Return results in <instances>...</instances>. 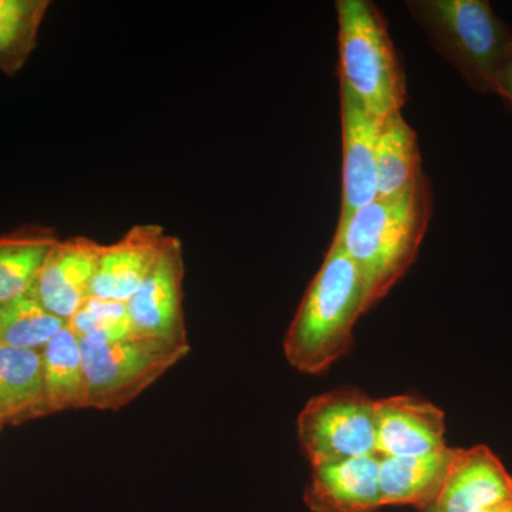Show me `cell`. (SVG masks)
I'll use <instances>...</instances> for the list:
<instances>
[{"instance_id": "obj_1", "label": "cell", "mask_w": 512, "mask_h": 512, "mask_svg": "<svg viewBox=\"0 0 512 512\" xmlns=\"http://www.w3.org/2000/svg\"><path fill=\"white\" fill-rule=\"evenodd\" d=\"M433 214L426 175L390 197H377L336 228L333 242L362 276L367 311L383 299L413 265Z\"/></svg>"}, {"instance_id": "obj_2", "label": "cell", "mask_w": 512, "mask_h": 512, "mask_svg": "<svg viewBox=\"0 0 512 512\" xmlns=\"http://www.w3.org/2000/svg\"><path fill=\"white\" fill-rule=\"evenodd\" d=\"M365 312L362 276L352 259L332 241L286 332V359L306 375L325 372L348 352L356 320Z\"/></svg>"}, {"instance_id": "obj_3", "label": "cell", "mask_w": 512, "mask_h": 512, "mask_svg": "<svg viewBox=\"0 0 512 512\" xmlns=\"http://www.w3.org/2000/svg\"><path fill=\"white\" fill-rule=\"evenodd\" d=\"M407 9L476 92L494 93L512 56V33L485 0H410Z\"/></svg>"}, {"instance_id": "obj_4", "label": "cell", "mask_w": 512, "mask_h": 512, "mask_svg": "<svg viewBox=\"0 0 512 512\" xmlns=\"http://www.w3.org/2000/svg\"><path fill=\"white\" fill-rule=\"evenodd\" d=\"M340 83L377 119L402 111L406 76L386 20L370 0H338Z\"/></svg>"}, {"instance_id": "obj_5", "label": "cell", "mask_w": 512, "mask_h": 512, "mask_svg": "<svg viewBox=\"0 0 512 512\" xmlns=\"http://www.w3.org/2000/svg\"><path fill=\"white\" fill-rule=\"evenodd\" d=\"M87 382V409L126 407L191 352L175 345L131 336L111 345L80 342Z\"/></svg>"}, {"instance_id": "obj_6", "label": "cell", "mask_w": 512, "mask_h": 512, "mask_svg": "<svg viewBox=\"0 0 512 512\" xmlns=\"http://www.w3.org/2000/svg\"><path fill=\"white\" fill-rule=\"evenodd\" d=\"M375 403L356 389L309 400L298 417V437L312 467L377 454Z\"/></svg>"}, {"instance_id": "obj_7", "label": "cell", "mask_w": 512, "mask_h": 512, "mask_svg": "<svg viewBox=\"0 0 512 512\" xmlns=\"http://www.w3.org/2000/svg\"><path fill=\"white\" fill-rule=\"evenodd\" d=\"M184 256L177 237L168 235L156 264L126 303L134 336L190 345L183 311Z\"/></svg>"}, {"instance_id": "obj_8", "label": "cell", "mask_w": 512, "mask_h": 512, "mask_svg": "<svg viewBox=\"0 0 512 512\" xmlns=\"http://www.w3.org/2000/svg\"><path fill=\"white\" fill-rule=\"evenodd\" d=\"M342 119V208L339 224L379 197L376 143L382 120L373 116L345 84L340 83Z\"/></svg>"}, {"instance_id": "obj_9", "label": "cell", "mask_w": 512, "mask_h": 512, "mask_svg": "<svg viewBox=\"0 0 512 512\" xmlns=\"http://www.w3.org/2000/svg\"><path fill=\"white\" fill-rule=\"evenodd\" d=\"M101 244L87 237L59 239L40 269L33 293L39 302L69 322L92 296Z\"/></svg>"}, {"instance_id": "obj_10", "label": "cell", "mask_w": 512, "mask_h": 512, "mask_svg": "<svg viewBox=\"0 0 512 512\" xmlns=\"http://www.w3.org/2000/svg\"><path fill=\"white\" fill-rule=\"evenodd\" d=\"M376 450L382 457H412L446 448V421L439 407L413 396L377 400Z\"/></svg>"}, {"instance_id": "obj_11", "label": "cell", "mask_w": 512, "mask_h": 512, "mask_svg": "<svg viewBox=\"0 0 512 512\" xmlns=\"http://www.w3.org/2000/svg\"><path fill=\"white\" fill-rule=\"evenodd\" d=\"M164 228L137 224L110 245H101L92 296L127 303L150 274L165 244Z\"/></svg>"}, {"instance_id": "obj_12", "label": "cell", "mask_w": 512, "mask_h": 512, "mask_svg": "<svg viewBox=\"0 0 512 512\" xmlns=\"http://www.w3.org/2000/svg\"><path fill=\"white\" fill-rule=\"evenodd\" d=\"M379 468V454L313 467L306 504L315 512H375L383 507Z\"/></svg>"}, {"instance_id": "obj_13", "label": "cell", "mask_w": 512, "mask_h": 512, "mask_svg": "<svg viewBox=\"0 0 512 512\" xmlns=\"http://www.w3.org/2000/svg\"><path fill=\"white\" fill-rule=\"evenodd\" d=\"M512 500V477L490 448L454 451L443 491L434 507L439 512H476Z\"/></svg>"}, {"instance_id": "obj_14", "label": "cell", "mask_w": 512, "mask_h": 512, "mask_svg": "<svg viewBox=\"0 0 512 512\" xmlns=\"http://www.w3.org/2000/svg\"><path fill=\"white\" fill-rule=\"evenodd\" d=\"M454 448L412 457L380 456L379 481L384 505L436 504L453 463Z\"/></svg>"}, {"instance_id": "obj_15", "label": "cell", "mask_w": 512, "mask_h": 512, "mask_svg": "<svg viewBox=\"0 0 512 512\" xmlns=\"http://www.w3.org/2000/svg\"><path fill=\"white\" fill-rule=\"evenodd\" d=\"M49 414L42 352L0 346V423L19 426Z\"/></svg>"}, {"instance_id": "obj_16", "label": "cell", "mask_w": 512, "mask_h": 512, "mask_svg": "<svg viewBox=\"0 0 512 512\" xmlns=\"http://www.w3.org/2000/svg\"><path fill=\"white\" fill-rule=\"evenodd\" d=\"M59 239L55 228L39 224L0 232V306L33 291L40 269Z\"/></svg>"}, {"instance_id": "obj_17", "label": "cell", "mask_w": 512, "mask_h": 512, "mask_svg": "<svg viewBox=\"0 0 512 512\" xmlns=\"http://www.w3.org/2000/svg\"><path fill=\"white\" fill-rule=\"evenodd\" d=\"M376 174L379 197H390L412 187L423 177L416 131L402 111L384 117L376 143Z\"/></svg>"}, {"instance_id": "obj_18", "label": "cell", "mask_w": 512, "mask_h": 512, "mask_svg": "<svg viewBox=\"0 0 512 512\" xmlns=\"http://www.w3.org/2000/svg\"><path fill=\"white\" fill-rule=\"evenodd\" d=\"M42 365L50 414L87 409L82 345L69 325L42 350Z\"/></svg>"}, {"instance_id": "obj_19", "label": "cell", "mask_w": 512, "mask_h": 512, "mask_svg": "<svg viewBox=\"0 0 512 512\" xmlns=\"http://www.w3.org/2000/svg\"><path fill=\"white\" fill-rule=\"evenodd\" d=\"M67 325L29 292L0 306V346L42 352Z\"/></svg>"}, {"instance_id": "obj_20", "label": "cell", "mask_w": 512, "mask_h": 512, "mask_svg": "<svg viewBox=\"0 0 512 512\" xmlns=\"http://www.w3.org/2000/svg\"><path fill=\"white\" fill-rule=\"evenodd\" d=\"M47 0H0V70L15 76L35 50Z\"/></svg>"}, {"instance_id": "obj_21", "label": "cell", "mask_w": 512, "mask_h": 512, "mask_svg": "<svg viewBox=\"0 0 512 512\" xmlns=\"http://www.w3.org/2000/svg\"><path fill=\"white\" fill-rule=\"evenodd\" d=\"M69 328L80 342L92 346L111 345L134 336L126 303L103 301L94 296L74 313Z\"/></svg>"}, {"instance_id": "obj_22", "label": "cell", "mask_w": 512, "mask_h": 512, "mask_svg": "<svg viewBox=\"0 0 512 512\" xmlns=\"http://www.w3.org/2000/svg\"><path fill=\"white\" fill-rule=\"evenodd\" d=\"M494 93L503 97V100L512 106V56L505 64L504 69L501 70L500 76H498Z\"/></svg>"}, {"instance_id": "obj_23", "label": "cell", "mask_w": 512, "mask_h": 512, "mask_svg": "<svg viewBox=\"0 0 512 512\" xmlns=\"http://www.w3.org/2000/svg\"><path fill=\"white\" fill-rule=\"evenodd\" d=\"M476 512H512V500L497 505H491V507L483 508V510Z\"/></svg>"}, {"instance_id": "obj_24", "label": "cell", "mask_w": 512, "mask_h": 512, "mask_svg": "<svg viewBox=\"0 0 512 512\" xmlns=\"http://www.w3.org/2000/svg\"><path fill=\"white\" fill-rule=\"evenodd\" d=\"M426 512H439V510H437L436 507H434V505H431V507L429 508H426V510H424Z\"/></svg>"}, {"instance_id": "obj_25", "label": "cell", "mask_w": 512, "mask_h": 512, "mask_svg": "<svg viewBox=\"0 0 512 512\" xmlns=\"http://www.w3.org/2000/svg\"><path fill=\"white\" fill-rule=\"evenodd\" d=\"M3 427H5V426H3L2 423H0V433H2Z\"/></svg>"}]
</instances>
